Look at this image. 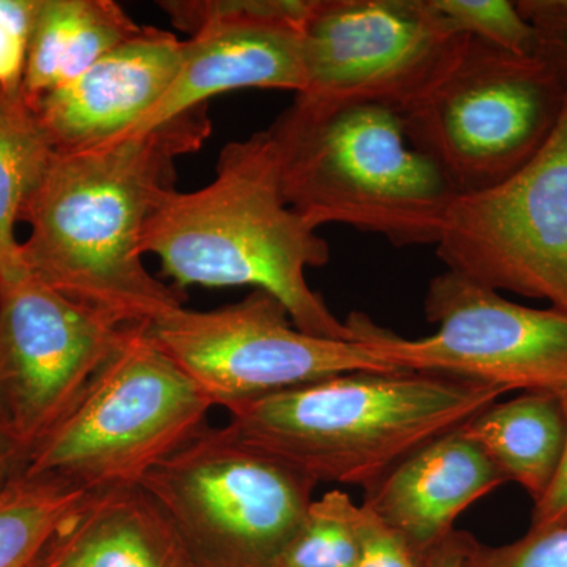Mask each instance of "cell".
I'll return each instance as SVG.
<instances>
[{
    "label": "cell",
    "mask_w": 567,
    "mask_h": 567,
    "mask_svg": "<svg viewBox=\"0 0 567 567\" xmlns=\"http://www.w3.org/2000/svg\"><path fill=\"white\" fill-rule=\"evenodd\" d=\"M207 106L141 136L58 152L21 213L25 271L126 327L148 324L186 293L151 275L142 235L175 192V159L203 147Z\"/></svg>",
    "instance_id": "obj_1"
},
{
    "label": "cell",
    "mask_w": 567,
    "mask_h": 567,
    "mask_svg": "<svg viewBox=\"0 0 567 567\" xmlns=\"http://www.w3.org/2000/svg\"><path fill=\"white\" fill-rule=\"evenodd\" d=\"M284 199L278 159L267 130L230 142L215 178L192 193L175 189L153 213L142 252L185 287H252L286 308L298 330L354 341L311 289L306 271L330 262V245Z\"/></svg>",
    "instance_id": "obj_2"
},
{
    "label": "cell",
    "mask_w": 567,
    "mask_h": 567,
    "mask_svg": "<svg viewBox=\"0 0 567 567\" xmlns=\"http://www.w3.org/2000/svg\"><path fill=\"white\" fill-rule=\"evenodd\" d=\"M507 393L429 372H350L226 406V427L317 484L368 491Z\"/></svg>",
    "instance_id": "obj_3"
},
{
    "label": "cell",
    "mask_w": 567,
    "mask_h": 567,
    "mask_svg": "<svg viewBox=\"0 0 567 567\" xmlns=\"http://www.w3.org/2000/svg\"><path fill=\"white\" fill-rule=\"evenodd\" d=\"M267 133L284 199L316 229L344 224L399 248L439 244L461 194L413 147L399 112L295 96Z\"/></svg>",
    "instance_id": "obj_4"
},
{
    "label": "cell",
    "mask_w": 567,
    "mask_h": 567,
    "mask_svg": "<svg viewBox=\"0 0 567 567\" xmlns=\"http://www.w3.org/2000/svg\"><path fill=\"white\" fill-rule=\"evenodd\" d=\"M215 406L133 327L69 413L32 451L22 475L69 481L87 492L140 486L148 472L207 425Z\"/></svg>",
    "instance_id": "obj_5"
},
{
    "label": "cell",
    "mask_w": 567,
    "mask_h": 567,
    "mask_svg": "<svg viewBox=\"0 0 567 567\" xmlns=\"http://www.w3.org/2000/svg\"><path fill=\"white\" fill-rule=\"evenodd\" d=\"M140 486L194 567H271L303 522L317 483L229 429L205 425Z\"/></svg>",
    "instance_id": "obj_6"
},
{
    "label": "cell",
    "mask_w": 567,
    "mask_h": 567,
    "mask_svg": "<svg viewBox=\"0 0 567 567\" xmlns=\"http://www.w3.org/2000/svg\"><path fill=\"white\" fill-rule=\"evenodd\" d=\"M566 93V82L537 55L470 39L453 70L399 115L413 147L462 196L520 169L557 125Z\"/></svg>",
    "instance_id": "obj_7"
},
{
    "label": "cell",
    "mask_w": 567,
    "mask_h": 567,
    "mask_svg": "<svg viewBox=\"0 0 567 567\" xmlns=\"http://www.w3.org/2000/svg\"><path fill=\"white\" fill-rule=\"evenodd\" d=\"M424 312L434 334L405 339L363 312L346 320L354 339L401 371L456 377L507 391L567 388V312L535 309L443 271L429 282Z\"/></svg>",
    "instance_id": "obj_8"
},
{
    "label": "cell",
    "mask_w": 567,
    "mask_h": 567,
    "mask_svg": "<svg viewBox=\"0 0 567 567\" xmlns=\"http://www.w3.org/2000/svg\"><path fill=\"white\" fill-rule=\"evenodd\" d=\"M468 43L432 0H309L301 22L306 89L297 96L402 114L453 70Z\"/></svg>",
    "instance_id": "obj_9"
},
{
    "label": "cell",
    "mask_w": 567,
    "mask_h": 567,
    "mask_svg": "<svg viewBox=\"0 0 567 567\" xmlns=\"http://www.w3.org/2000/svg\"><path fill=\"white\" fill-rule=\"evenodd\" d=\"M147 334L223 409L350 372L401 371L360 339L303 333L262 290L210 311L169 309Z\"/></svg>",
    "instance_id": "obj_10"
},
{
    "label": "cell",
    "mask_w": 567,
    "mask_h": 567,
    "mask_svg": "<svg viewBox=\"0 0 567 567\" xmlns=\"http://www.w3.org/2000/svg\"><path fill=\"white\" fill-rule=\"evenodd\" d=\"M435 252L446 270L567 312V93L550 136L520 169L454 200Z\"/></svg>",
    "instance_id": "obj_11"
},
{
    "label": "cell",
    "mask_w": 567,
    "mask_h": 567,
    "mask_svg": "<svg viewBox=\"0 0 567 567\" xmlns=\"http://www.w3.org/2000/svg\"><path fill=\"white\" fill-rule=\"evenodd\" d=\"M132 328L32 275L0 281V434L24 464Z\"/></svg>",
    "instance_id": "obj_12"
},
{
    "label": "cell",
    "mask_w": 567,
    "mask_h": 567,
    "mask_svg": "<svg viewBox=\"0 0 567 567\" xmlns=\"http://www.w3.org/2000/svg\"><path fill=\"white\" fill-rule=\"evenodd\" d=\"M309 0H164L183 41L169 91L123 137L141 136L238 89H306L301 22ZM118 141V140H117Z\"/></svg>",
    "instance_id": "obj_13"
},
{
    "label": "cell",
    "mask_w": 567,
    "mask_h": 567,
    "mask_svg": "<svg viewBox=\"0 0 567 567\" xmlns=\"http://www.w3.org/2000/svg\"><path fill=\"white\" fill-rule=\"evenodd\" d=\"M183 61V40L142 31L76 80L31 102L58 152L87 151L125 136L169 91Z\"/></svg>",
    "instance_id": "obj_14"
},
{
    "label": "cell",
    "mask_w": 567,
    "mask_h": 567,
    "mask_svg": "<svg viewBox=\"0 0 567 567\" xmlns=\"http://www.w3.org/2000/svg\"><path fill=\"white\" fill-rule=\"evenodd\" d=\"M498 466L461 429L427 443L365 491L363 505L395 529L417 563L462 513L502 484Z\"/></svg>",
    "instance_id": "obj_15"
},
{
    "label": "cell",
    "mask_w": 567,
    "mask_h": 567,
    "mask_svg": "<svg viewBox=\"0 0 567 567\" xmlns=\"http://www.w3.org/2000/svg\"><path fill=\"white\" fill-rule=\"evenodd\" d=\"M35 567H194L181 537L141 486L91 492Z\"/></svg>",
    "instance_id": "obj_16"
},
{
    "label": "cell",
    "mask_w": 567,
    "mask_h": 567,
    "mask_svg": "<svg viewBox=\"0 0 567 567\" xmlns=\"http://www.w3.org/2000/svg\"><path fill=\"white\" fill-rule=\"evenodd\" d=\"M142 28L114 0H40L22 91L35 102L80 78Z\"/></svg>",
    "instance_id": "obj_17"
},
{
    "label": "cell",
    "mask_w": 567,
    "mask_h": 567,
    "mask_svg": "<svg viewBox=\"0 0 567 567\" xmlns=\"http://www.w3.org/2000/svg\"><path fill=\"white\" fill-rule=\"evenodd\" d=\"M498 466L506 481L537 499L550 486L566 440L561 399L550 391H527L513 401L494 402L462 425Z\"/></svg>",
    "instance_id": "obj_18"
},
{
    "label": "cell",
    "mask_w": 567,
    "mask_h": 567,
    "mask_svg": "<svg viewBox=\"0 0 567 567\" xmlns=\"http://www.w3.org/2000/svg\"><path fill=\"white\" fill-rule=\"evenodd\" d=\"M55 147L24 91L0 95V281L28 275L17 224Z\"/></svg>",
    "instance_id": "obj_19"
},
{
    "label": "cell",
    "mask_w": 567,
    "mask_h": 567,
    "mask_svg": "<svg viewBox=\"0 0 567 567\" xmlns=\"http://www.w3.org/2000/svg\"><path fill=\"white\" fill-rule=\"evenodd\" d=\"M91 492L51 476H18L0 492V567H35Z\"/></svg>",
    "instance_id": "obj_20"
},
{
    "label": "cell",
    "mask_w": 567,
    "mask_h": 567,
    "mask_svg": "<svg viewBox=\"0 0 567 567\" xmlns=\"http://www.w3.org/2000/svg\"><path fill=\"white\" fill-rule=\"evenodd\" d=\"M353 499L330 491L312 499L308 513L271 567H354L360 543L353 525Z\"/></svg>",
    "instance_id": "obj_21"
},
{
    "label": "cell",
    "mask_w": 567,
    "mask_h": 567,
    "mask_svg": "<svg viewBox=\"0 0 567 567\" xmlns=\"http://www.w3.org/2000/svg\"><path fill=\"white\" fill-rule=\"evenodd\" d=\"M454 31L516 55H536L532 22L509 0H432Z\"/></svg>",
    "instance_id": "obj_22"
},
{
    "label": "cell",
    "mask_w": 567,
    "mask_h": 567,
    "mask_svg": "<svg viewBox=\"0 0 567 567\" xmlns=\"http://www.w3.org/2000/svg\"><path fill=\"white\" fill-rule=\"evenodd\" d=\"M464 567H567V525L529 529L498 547L483 546L466 533Z\"/></svg>",
    "instance_id": "obj_23"
},
{
    "label": "cell",
    "mask_w": 567,
    "mask_h": 567,
    "mask_svg": "<svg viewBox=\"0 0 567 567\" xmlns=\"http://www.w3.org/2000/svg\"><path fill=\"white\" fill-rule=\"evenodd\" d=\"M39 7L40 0H0V95L22 87Z\"/></svg>",
    "instance_id": "obj_24"
},
{
    "label": "cell",
    "mask_w": 567,
    "mask_h": 567,
    "mask_svg": "<svg viewBox=\"0 0 567 567\" xmlns=\"http://www.w3.org/2000/svg\"><path fill=\"white\" fill-rule=\"evenodd\" d=\"M353 525L360 543L354 567H421L404 537L368 506H354Z\"/></svg>",
    "instance_id": "obj_25"
},
{
    "label": "cell",
    "mask_w": 567,
    "mask_h": 567,
    "mask_svg": "<svg viewBox=\"0 0 567 567\" xmlns=\"http://www.w3.org/2000/svg\"><path fill=\"white\" fill-rule=\"evenodd\" d=\"M517 6L535 28L537 58L567 84V0H522Z\"/></svg>",
    "instance_id": "obj_26"
},
{
    "label": "cell",
    "mask_w": 567,
    "mask_h": 567,
    "mask_svg": "<svg viewBox=\"0 0 567 567\" xmlns=\"http://www.w3.org/2000/svg\"><path fill=\"white\" fill-rule=\"evenodd\" d=\"M566 417V440L561 458L550 486L535 503L529 529H547L567 525V388L558 394Z\"/></svg>",
    "instance_id": "obj_27"
},
{
    "label": "cell",
    "mask_w": 567,
    "mask_h": 567,
    "mask_svg": "<svg viewBox=\"0 0 567 567\" xmlns=\"http://www.w3.org/2000/svg\"><path fill=\"white\" fill-rule=\"evenodd\" d=\"M465 532L451 533L427 557L421 561V567H464Z\"/></svg>",
    "instance_id": "obj_28"
},
{
    "label": "cell",
    "mask_w": 567,
    "mask_h": 567,
    "mask_svg": "<svg viewBox=\"0 0 567 567\" xmlns=\"http://www.w3.org/2000/svg\"><path fill=\"white\" fill-rule=\"evenodd\" d=\"M22 470H24V458L9 440L0 434V492L21 476Z\"/></svg>",
    "instance_id": "obj_29"
}]
</instances>
